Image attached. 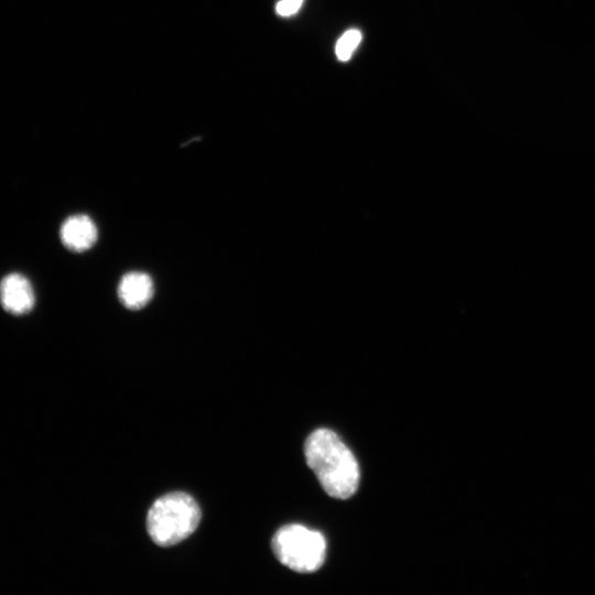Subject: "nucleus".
I'll return each instance as SVG.
<instances>
[{
	"instance_id": "nucleus-1",
	"label": "nucleus",
	"mask_w": 595,
	"mask_h": 595,
	"mask_svg": "<svg viewBox=\"0 0 595 595\" xmlns=\"http://www.w3.org/2000/svg\"><path fill=\"white\" fill-rule=\"evenodd\" d=\"M304 453L307 465L329 496L346 499L355 494L359 483L358 463L333 431L318 429L312 432Z\"/></svg>"
},
{
	"instance_id": "nucleus-2",
	"label": "nucleus",
	"mask_w": 595,
	"mask_h": 595,
	"mask_svg": "<svg viewBox=\"0 0 595 595\" xmlns=\"http://www.w3.org/2000/svg\"><path fill=\"white\" fill-rule=\"evenodd\" d=\"M201 509L195 499L185 493H170L154 501L147 517V529L154 543L174 545L197 528Z\"/></svg>"
},
{
	"instance_id": "nucleus-3",
	"label": "nucleus",
	"mask_w": 595,
	"mask_h": 595,
	"mask_svg": "<svg viewBox=\"0 0 595 595\" xmlns=\"http://www.w3.org/2000/svg\"><path fill=\"white\" fill-rule=\"evenodd\" d=\"M272 550L283 565L299 573H311L324 563L326 542L318 531L293 523L275 532Z\"/></svg>"
},
{
	"instance_id": "nucleus-4",
	"label": "nucleus",
	"mask_w": 595,
	"mask_h": 595,
	"mask_svg": "<svg viewBox=\"0 0 595 595\" xmlns=\"http://www.w3.org/2000/svg\"><path fill=\"white\" fill-rule=\"evenodd\" d=\"M0 304L13 315H23L32 311L35 294L30 280L21 273L12 272L0 281Z\"/></svg>"
},
{
	"instance_id": "nucleus-5",
	"label": "nucleus",
	"mask_w": 595,
	"mask_h": 595,
	"mask_svg": "<svg viewBox=\"0 0 595 595\" xmlns=\"http://www.w3.org/2000/svg\"><path fill=\"white\" fill-rule=\"evenodd\" d=\"M97 237L98 230L94 220L84 214L67 217L60 228L62 244L75 252L90 249L97 241Z\"/></svg>"
},
{
	"instance_id": "nucleus-6",
	"label": "nucleus",
	"mask_w": 595,
	"mask_h": 595,
	"mask_svg": "<svg viewBox=\"0 0 595 595\" xmlns=\"http://www.w3.org/2000/svg\"><path fill=\"white\" fill-rule=\"evenodd\" d=\"M153 293V280L145 272H128L118 284V298L130 310L144 307L151 301Z\"/></svg>"
},
{
	"instance_id": "nucleus-7",
	"label": "nucleus",
	"mask_w": 595,
	"mask_h": 595,
	"mask_svg": "<svg viewBox=\"0 0 595 595\" xmlns=\"http://www.w3.org/2000/svg\"><path fill=\"white\" fill-rule=\"evenodd\" d=\"M361 35L358 30H349L338 40L336 54L340 61H347L355 47L358 45Z\"/></svg>"
},
{
	"instance_id": "nucleus-8",
	"label": "nucleus",
	"mask_w": 595,
	"mask_h": 595,
	"mask_svg": "<svg viewBox=\"0 0 595 595\" xmlns=\"http://www.w3.org/2000/svg\"><path fill=\"white\" fill-rule=\"evenodd\" d=\"M302 1L303 0H281L277 4V12L283 17L291 15L299 10Z\"/></svg>"
}]
</instances>
